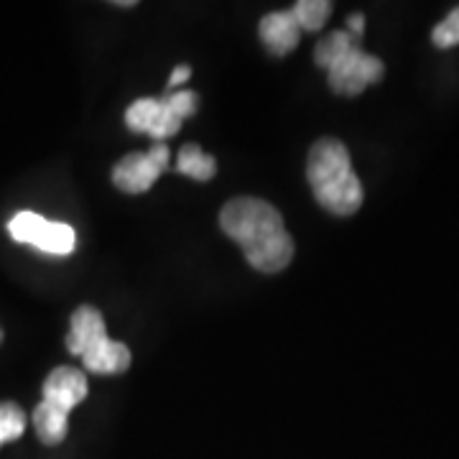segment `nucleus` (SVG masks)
Returning <instances> with one entry per match:
<instances>
[{
	"label": "nucleus",
	"instance_id": "nucleus-1",
	"mask_svg": "<svg viewBox=\"0 0 459 459\" xmlns=\"http://www.w3.org/2000/svg\"><path fill=\"white\" fill-rule=\"evenodd\" d=\"M220 228L243 247L247 263L261 273H279L294 258V240L281 212L265 199L238 197L220 212Z\"/></svg>",
	"mask_w": 459,
	"mask_h": 459
},
{
	"label": "nucleus",
	"instance_id": "nucleus-2",
	"mask_svg": "<svg viewBox=\"0 0 459 459\" xmlns=\"http://www.w3.org/2000/svg\"><path fill=\"white\" fill-rule=\"evenodd\" d=\"M307 179L316 202L337 217L355 214L362 207V184L352 171L350 151L337 138H322L309 151Z\"/></svg>",
	"mask_w": 459,
	"mask_h": 459
},
{
	"label": "nucleus",
	"instance_id": "nucleus-3",
	"mask_svg": "<svg viewBox=\"0 0 459 459\" xmlns=\"http://www.w3.org/2000/svg\"><path fill=\"white\" fill-rule=\"evenodd\" d=\"M314 62L327 69L329 87L337 95L355 98L368 84L383 80L385 66L380 59L365 54L347 31L329 33L314 49Z\"/></svg>",
	"mask_w": 459,
	"mask_h": 459
},
{
	"label": "nucleus",
	"instance_id": "nucleus-4",
	"mask_svg": "<svg viewBox=\"0 0 459 459\" xmlns=\"http://www.w3.org/2000/svg\"><path fill=\"white\" fill-rule=\"evenodd\" d=\"M8 232L16 243L33 246L47 255H69L77 246L74 228H69L65 222H51L47 217L29 212V210L13 214V220L8 222Z\"/></svg>",
	"mask_w": 459,
	"mask_h": 459
},
{
	"label": "nucleus",
	"instance_id": "nucleus-5",
	"mask_svg": "<svg viewBox=\"0 0 459 459\" xmlns=\"http://www.w3.org/2000/svg\"><path fill=\"white\" fill-rule=\"evenodd\" d=\"M166 166H169V148L166 143H156L146 153L135 151L123 156L113 169V184L126 195H143L164 174Z\"/></svg>",
	"mask_w": 459,
	"mask_h": 459
},
{
	"label": "nucleus",
	"instance_id": "nucleus-6",
	"mask_svg": "<svg viewBox=\"0 0 459 459\" xmlns=\"http://www.w3.org/2000/svg\"><path fill=\"white\" fill-rule=\"evenodd\" d=\"M110 340L105 319L95 307H80L69 319V334H66V350L77 358L90 355L92 350H98L100 344Z\"/></svg>",
	"mask_w": 459,
	"mask_h": 459
},
{
	"label": "nucleus",
	"instance_id": "nucleus-7",
	"mask_svg": "<svg viewBox=\"0 0 459 459\" xmlns=\"http://www.w3.org/2000/svg\"><path fill=\"white\" fill-rule=\"evenodd\" d=\"M84 398H87V377L77 368L69 365L54 368L44 380V401L66 413L80 406Z\"/></svg>",
	"mask_w": 459,
	"mask_h": 459
},
{
	"label": "nucleus",
	"instance_id": "nucleus-8",
	"mask_svg": "<svg viewBox=\"0 0 459 459\" xmlns=\"http://www.w3.org/2000/svg\"><path fill=\"white\" fill-rule=\"evenodd\" d=\"M258 33H261V41L265 44V49L271 51V54H276V56H283V54L294 51L299 47V39H301V29H299L291 11L268 13L261 21Z\"/></svg>",
	"mask_w": 459,
	"mask_h": 459
},
{
	"label": "nucleus",
	"instance_id": "nucleus-9",
	"mask_svg": "<svg viewBox=\"0 0 459 459\" xmlns=\"http://www.w3.org/2000/svg\"><path fill=\"white\" fill-rule=\"evenodd\" d=\"M82 362L90 373H98V376H117V373H126V370H128V365H131V350L123 342L105 340L98 350H92L90 355H84Z\"/></svg>",
	"mask_w": 459,
	"mask_h": 459
},
{
	"label": "nucleus",
	"instance_id": "nucleus-10",
	"mask_svg": "<svg viewBox=\"0 0 459 459\" xmlns=\"http://www.w3.org/2000/svg\"><path fill=\"white\" fill-rule=\"evenodd\" d=\"M33 429L44 444H49V446L62 444L66 437V429H69V413L41 401L33 411Z\"/></svg>",
	"mask_w": 459,
	"mask_h": 459
},
{
	"label": "nucleus",
	"instance_id": "nucleus-11",
	"mask_svg": "<svg viewBox=\"0 0 459 459\" xmlns=\"http://www.w3.org/2000/svg\"><path fill=\"white\" fill-rule=\"evenodd\" d=\"M177 169H179L184 177H192V179L197 181H210L214 177V171H217V161H214L210 153H204L202 148L195 146V143H186L179 151Z\"/></svg>",
	"mask_w": 459,
	"mask_h": 459
},
{
	"label": "nucleus",
	"instance_id": "nucleus-12",
	"mask_svg": "<svg viewBox=\"0 0 459 459\" xmlns=\"http://www.w3.org/2000/svg\"><path fill=\"white\" fill-rule=\"evenodd\" d=\"M159 117H161V100L156 98H141L133 102L131 108H128V113H126V123H128V128L135 133H153L156 128V123H159Z\"/></svg>",
	"mask_w": 459,
	"mask_h": 459
},
{
	"label": "nucleus",
	"instance_id": "nucleus-13",
	"mask_svg": "<svg viewBox=\"0 0 459 459\" xmlns=\"http://www.w3.org/2000/svg\"><path fill=\"white\" fill-rule=\"evenodd\" d=\"M296 23L301 31H322V26L327 23V18L332 16V3L327 0H299L294 8Z\"/></svg>",
	"mask_w": 459,
	"mask_h": 459
},
{
	"label": "nucleus",
	"instance_id": "nucleus-14",
	"mask_svg": "<svg viewBox=\"0 0 459 459\" xmlns=\"http://www.w3.org/2000/svg\"><path fill=\"white\" fill-rule=\"evenodd\" d=\"M26 431V413L11 401H0V444L16 442Z\"/></svg>",
	"mask_w": 459,
	"mask_h": 459
},
{
	"label": "nucleus",
	"instance_id": "nucleus-15",
	"mask_svg": "<svg viewBox=\"0 0 459 459\" xmlns=\"http://www.w3.org/2000/svg\"><path fill=\"white\" fill-rule=\"evenodd\" d=\"M431 41H434L439 49L457 47L459 44V8H455L449 16L444 18L442 23H437V29H434V33H431Z\"/></svg>",
	"mask_w": 459,
	"mask_h": 459
},
{
	"label": "nucleus",
	"instance_id": "nucleus-16",
	"mask_svg": "<svg viewBox=\"0 0 459 459\" xmlns=\"http://www.w3.org/2000/svg\"><path fill=\"white\" fill-rule=\"evenodd\" d=\"M166 98L169 102L174 105V110L186 120L189 115H195V108H197V98H195V92H166Z\"/></svg>",
	"mask_w": 459,
	"mask_h": 459
},
{
	"label": "nucleus",
	"instance_id": "nucleus-17",
	"mask_svg": "<svg viewBox=\"0 0 459 459\" xmlns=\"http://www.w3.org/2000/svg\"><path fill=\"white\" fill-rule=\"evenodd\" d=\"M362 29H365V16H362V13H355V16L347 18V29H344V31L350 33L355 41L362 36Z\"/></svg>",
	"mask_w": 459,
	"mask_h": 459
},
{
	"label": "nucleus",
	"instance_id": "nucleus-18",
	"mask_svg": "<svg viewBox=\"0 0 459 459\" xmlns=\"http://www.w3.org/2000/svg\"><path fill=\"white\" fill-rule=\"evenodd\" d=\"M189 74H192V72H189V66H177V69H174V74H171V80H169V92H171L174 87H179L181 82H186V80H189Z\"/></svg>",
	"mask_w": 459,
	"mask_h": 459
},
{
	"label": "nucleus",
	"instance_id": "nucleus-19",
	"mask_svg": "<svg viewBox=\"0 0 459 459\" xmlns=\"http://www.w3.org/2000/svg\"><path fill=\"white\" fill-rule=\"evenodd\" d=\"M0 340H3V332H0Z\"/></svg>",
	"mask_w": 459,
	"mask_h": 459
}]
</instances>
